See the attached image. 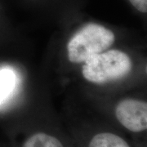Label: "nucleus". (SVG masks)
<instances>
[{
	"instance_id": "obj_1",
	"label": "nucleus",
	"mask_w": 147,
	"mask_h": 147,
	"mask_svg": "<svg viewBox=\"0 0 147 147\" xmlns=\"http://www.w3.org/2000/svg\"><path fill=\"white\" fill-rule=\"evenodd\" d=\"M84 63L82 69L84 79L97 84L123 79L131 72L132 68L130 57L116 49L96 54Z\"/></svg>"
},
{
	"instance_id": "obj_2",
	"label": "nucleus",
	"mask_w": 147,
	"mask_h": 147,
	"mask_svg": "<svg viewBox=\"0 0 147 147\" xmlns=\"http://www.w3.org/2000/svg\"><path fill=\"white\" fill-rule=\"evenodd\" d=\"M115 40V34L98 24H88L83 27L69 41V61L72 63H84L96 54L105 52Z\"/></svg>"
},
{
	"instance_id": "obj_3",
	"label": "nucleus",
	"mask_w": 147,
	"mask_h": 147,
	"mask_svg": "<svg viewBox=\"0 0 147 147\" xmlns=\"http://www.w3.org/2000/svg\"><path fill=\"white\" fill-rule=\"evenodd\" d=\"M116 119L132 132H141L147 128V104L136 99L121 100L115 108Z\"/></svg>"
},
{
	"instance_id": "obj_4",
	"label": "nucleus",
	"mask_w": 147,
	"mask_h": 147,
	"mask_svg": "<svg viewBox=\"0 0 147 147\" xmlns=\"http://www.w3.org/2000/svg\"><path fill=\"white\" fill-rule=\"evenodd\" d=\"M88 147H130L119 136L111 132H100L92 138Z\"/></svg>"
},
{
	"instance_id": "obj_5",
	"label": "nucleus",
	"mask_w": 147,
	"mask_h": 147,
	"mask_svg": "<svg viewBox=\"0 0 147 147\" xmlns=\"http://www.w3.org/2000/svg\"><path fill=\"white\" fill-rule=\"evenodd\" d=\"M22 147H64L57 137L44 132H38L28 137Z\"/></svg>"
},
{
	"instance_id": "obj_6",
	"label": "nucleus",
	"mask_w": 147,
	"mask_h": 147,
	"mask_svg": "<svg viewBox=\"0 0 147 147\" xmlns=\"http://www.w3.org/2000/svg\"><path fill=\"white\" fill-rule=\"evenodd\" d=\"M15 84V74L9 69L0 70V104L7 99L13 89Z\"/></svg>"
},
{
	"instance_id": "obj_7",
	"label": "nucleus",
	"mask_w": 147,
	"mask_h": 147,
	"mask_svg": "<svg viewBox=\"0 0 147 147\" xmlns=\"http://www.w3.org/2000/svg\"><path fill=\"white\" fill-rule=\"evenodd\" d=\"M129 2L139 11L142 13L147 12V0H129Z\"/></svg>"
}]
</instances>
